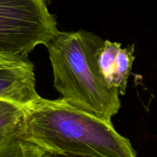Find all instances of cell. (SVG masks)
<instances>
[{"label": "cell", "mask_w": 157, "mask_h": 157, "mask_svg": "<svg viewBox=\"0 0 157 157\" xmlns=\"http://www.w3.org/2000/svg\"><path fill=\"white\" fill-rule=\"evenodd\" d=\"M30 60L0 54V99L25 107L40 97Z\"/></svg>", "instance_id": "cell-4"}, {"label": "cell", "mask_w": 157, "mask_h": 157, "mask_svg": "<svg viewBox=\"0 0 157 157\" xmlns=\"http://www.w3.org/2000/svg\"><path fill=\"white\" fill-rule=\"evenodd\" d=\"M59 31L47 0H0V54L28 59L38 45L47 47Z\"/></svg>", "instance_id": "cell-3"}, {"label": "cell", "mask_w": 157, "mask_h": 157, "mask_svg": "<svg viewBox=\"0 0 157 157\" xmlns=\"http://www.w3.org/2000/svg\"><path fill=\"white\" fill-rule=\"evenodd\" d=\"M42 149L21 137L0 143V157H41Z\"/></svg>", "instance_id": "cell-7"}, {"label": "cell", "mask_w": 157, "mask_h": 157, "mask_svg": "<svg viewBox=\"0 0 157 157\" xmlns=\"http://www.w3.org/2000/svg\"><path fill=\"white\" fill-rule=\"evenodd\" d=\"M134 44L121 48V43L104 40L95 53L97 65L106 84L124 95L134 61Z\"/></svg>", "instance_id": "cell-5"}, {"label": "cell", "mask_w": 157, "mask_h": 157, "mask_svg": "<svg viewBox=\"0 0 157 157\" xmlns=\"http://www.w3.org/2000/svg\"><path fill=\"white\" fill-rule=\"evenodd\" d=\"M21 138L43 151L93 157H136L130 140L110 121L75 107L62 98H41L24 107Z\"/></svg>", "instance_id": "cell-1"}, {"label": "cell", "mask_w": 157, "mask_h": 157, "mask_svg": "<svg viewBox=\"0 0 157 157\" xmlns=\"http://www.w3.org/2000/svg\"><path fill=\"white\" fill-rule=\"evenodd\" d=\"M24 119V107L0 99V143L15 137H21Z\"/></svg>", "instance_id": "cell-6"}, {"label": "cell", "mask_w": 157, "mask_h": 157, "mask_svg": "<svg viewBox=\"0 0 157 157\" xmlns=\"http://www.w3.org/2000/svg\"><path fill=\"white\" fill-rule=\"evenodd\" d=\"M104 40L90 32H58L47 46L54 86L75 107L111 122L121 108L119 90L110 88L97 65L95 53Z\"/></svg>", "instance_id": "cell-2"}, {"label": "cell", "mask_w": 157, "mask_h": 157, "mask_svg": "<svg viewBox=\"0 0 157 157\" xmlns=\"http://www.w3.org/2000/svg\"><path fill=\"white\" fill-rule=\"evenodd\" d=\"M41 157H93L89 155H78V154H71V153H56V152H50L43 151Z\"/></svg>", "instance_id": "cell-8"}]
</instances>
